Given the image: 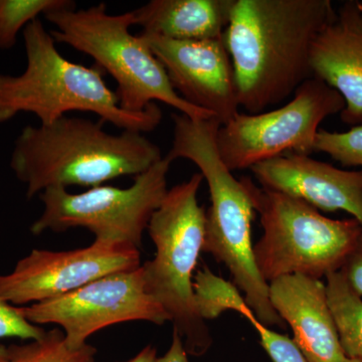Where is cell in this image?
<instances>
[{
	"label": "cell",
	"instance_id": "1",
	"mask_svg": "<svg viewBox=\"0 0 362 362\" xmlns=\"http://www.w3.org/2000/svg\"><path fill=\"white\" fill-rule=\"evenodd\" d=\"M337 11L330 0H235L223 40L240 108L265 112L313 78L312 45Z\"/></svg>",
	"mask_w": 362,
	"mask_h": 362
},
{
	"label": "cell",
	"instance_id": "2",
	"mask_svg": "<svg viewBox=\"0 0 362 362\" xmlns=\"http://www.w3.org/2000/svg\"><path fill=\"white\" fill-rule=\"evenodd\" d=\"M162 158L160 148L143 133L114 135L101 121L64 116L49 125L23 128L14 141L11 168L32 199L47 188H92L137 176Z\"/></svg>",
	"mask_w": 362,
	"mask_h": 362
},
{
	"label": "cell",
	"instance_id": "3",
	"mask_svg": "<svg viewBox=\"0 0 362 362\" xmlns=\"http://www.w3.org/2000/svg\"><path fill=\"white\" fill-rule=\"evenodd\" d=\"M173 142L166 158L194 162L209 185L211 207L206 213L202 252L228 269L247 305L268 327L285 328L272 306L269 283L259 274L252 242L255 209L246 180H237L221 160L216 135L221 124L216 118L197 120L173 114Z\"/></svg>",
	"mask_w": 362,
	"mask_h": 362
},
{
	"label": "cell",
	"instance_id": "4",
	"mask_svg": "<svg viewBox=\"0 0 362 362\" xmlns=\"http://www.w3.org/2000/svg\"><path fill=\"white\" fill-rule=\"evenodd\" d=\"M26 68L21 75L0 74V124L20 113H32L49 125L69 112H90L123 131L147 133L161 122L156 103L146 110L129 112L119 104L99 66L89 68L64 58L42 21L23 30Z\"/></svg>",
	"mask_w": 362,
	"mask_h": 362
},
{
	"label": "cell",
	"instance_id": "5",
	"mask_svg": "<svg viewBox=\"0 0 362 362\" xmlns=\"http://www.w3.org/2000/svg\"><path fill=\"white\" fill-rule=\"evenodd\" d=\"M204 176L168 189L150 218V238L156 257L141 265L145 289L168 312L187 354L201 356L213 343L206 321L194 304V273L204 247L206 213L197 194Z\"/></svg>",
	"mask_w": 362,
	"mask_h": 362
},
{
	"label": "cell",
	"instance_id": "6",
	"mask_svg": "<svg viewBox=\"0 0 362 362\" xmlns=\"http://www.w3.org/2000/svg\"><path fill=\"white\" fill-rule=\"evenodd\" d=\"M44 16L56 28L51 32L54 42L88 54L102 71L110 74L124 110L142 112L159 101L192 119L214 118L175 92L148 45L139 35L131 33L132 11L110 14L102 2L89 8L52 11Z\"/></svg>",
	"mask_w": 362,
	"mask_h": 362
},
{
	"label": "cell",
	"instance_id": "7",
	"mask_svg": "<svg viewBox=\"0 0 362 362\" xmlns=\"http://www.w3.org/2000/svg\"><path fill=\"white\" fill-rule=\"evenodd\" d=\"M245 180L263 226L254 254L267 283L288 275L321 280L342 268L362 235L356 218L332 220L301 199Z\"/></svg>",
	"mask_w": 362,
	"mask_h": 362
},
{
	"label": "cell",
	"instance_id": "8",
	"mask_svg": "<svg viewBox=\"0 0 362 362\" xmlns=\"http://www.w3.org/2000/svg\"><path fill=\"white\" fill-rule=\"evenodd\" d=\"M171 162L166 157L141 175L129 187L100 185L81 194L66 188H47L40 194L44 211L30 226L33 235L63 233L83 228L95 240L123 243L141 249L143 233L168 194Z\"/></svg>",
	"mask_w": 362,
	"mask_h": 362
},
{
	"label": "cell",
	"instance_id": "9",
	"mask_svg": "<svg viewBox=\"0 0 362 362\" xmlns=\"http://www.w3.org/2000/svg\"><path fill=\"white\" fill-rule=\"evenodd\" d=\"M344 108L341 95L313 77L280 108L258 114L239 112L218 128L216 147L230 171L251 169L286 154L309 156L314 152L319 125Z\"/></svg>",
	"mask_w": 362,
	"mask_h": 362
},
{
	"label": "cell",
	"instance_id": "10",
	"mask_svg": "<svg viewBox=\"0 0 362 362\" xmlns=\"http://www.w3.org/2000/svg\"><path fill=\"white\" fill-rule=\"evenodd\" d=\"M26 320L35 325L54 324L65 334L66 345L78 349L98 331L129 321L163 325L170 321L145 289L141 266L93 281L63 296L20 307Z\"/></svg>",
	"mask_w": 362,
	"mask_h": 362
},
{
	"label": "cell",
	"instance_id": "11",
	"mask_svg": "<svg viewBox=\"0 0 362 362\" xmlns=\"http://www.w3.org/2000/svg\"><path fill=\"white\" fill-rule=\"evenodd\" d=\"M140 266L139 249L123 243L95 240L89 247L65 252L35 249L11 273L0 276V299L13 306L40 303Z\"/></svg>",
	"mask_w": 362,
	"mask_h": 362
},
{
	"label": "cell",
	"instance_id": "12",
	"mask_svg": "<svg viewBox=\"0 0 362 362\" xmlns=\"http://www.w3.org/2000/svg\"><path fill=\"white\" fill-rule=\"evenodd\" d=\"M183 100L221 124L239 113L235 71L223 37L175 40L141 35Z\"/></svg>",
	"mask_w": 362,
	"mask_h": 362
},
{
	"label": "cell",
	"instance_id": "13",
	"mask_svg": "<svg viewBox=\"0 0 362 362\" xmlns=\"http://www.w3.org/2000/svg\"><path fill=\"white\" fill-rule=\"evenodd\" d=\"M251 170L266 189L301 199L326 213L346 211L362 226V170H342L298 154L261 162Z\"/></svg>",
	"mask_w": 362,
	"mask_h": 362
},
{
	"label": "cell",
	"instance_id": "14",
	"mask_svg": "<svg viewBox=\"0 0 362 362\" xmlns=\"http://www.w3.org/2000/svg\"><path fill=\"white\" fill-rule=\"evenodd\" d=\"M272 306L289 324L294 342L308 362H344L326 285L318 279L283 276L269 283Z\"/></svg>",
	"mask_w": 362,
	"mask_h": 362
},
{
	"label": "cell",
	"instance_id": "15",
	"mask_svg": "<svg viewBox=\"0 0 362 362\" xmlns=\"http://www.w3.org/2000/svg\"><path fill=\"white\" fill-rule=\"evenodd\" d=\"M313 77L337 90L345 102L340 118L362 125V13L357 0L345 1L312 45Z\"/></svg>",
	"mask_w": 362,
	"mask_h": 362
},
{
	"label": "cell",
	"instance_id": "16",
	"mask_svg": "<svg viewBox=\"0 0 362 362\" xmlns=\"http://www.w3.org/2000/svg\"><path fill=\"white\" fill-rule=\"evenodd\" d=\"M235 0H151L132 11L141 35L175 40L223 37Z\"/></svg>",
	"mask_w": 362,
	"mask_h": 362
},
{
	"label": "cell",
	"instance_id": "17",
	"mask_svg": "<svg viewBox=\"0 0 362 362\" xmlns=\"http://www.w3.org/2000/svg\"><path fill=\"white\" fill-rule=\"evenodd\" d=\"M328 304L347 358L362 361V297L349 284L341 272L326 277Z\"/></svg>",
	"mask_w": 362,
	"mask_h": 362
},
{
	"label": "cell",
	"instance_id": "18",
	"mask_svg": "<svg viewBox=\"0 0 362 362\" xmlns=\"http://www.w3.org/2000/svg\"><path fill=\"white\" fill-rule=\"evenodd\" d=\"M194 304L204 321L214 320L226 311H235L254 324L259 319L243 297L239 288L204 267L194 279Z\"/></svg>",
	"mask_w": 362,
	"mask_h": 362
},
{
	"label": "cell",
	"instance_id": "19",
	"mask_svg": "<svg viewBox=\"0 0 362 362\" xmlns=\"http://www.w3.org/2000/svg\"><path fill=\"white\" fill-rule=\"evenodd\" d=\"M7 349L9 362H97L94 346L86 344L81 349H71L59 327L47 331L40 339L11 344Z\"/></svg>",
	"mask_w": 362,
	"mask_h": 362
},
{
	"label": "cell",
	"instance_id": "20",
	"mask_svg": "<svg viewBox=\"0 0 362 362\" xmlns=\"http://www.w3.org/2000/svg\"><path fill=\"white\" fill-rule=\"evenodd\" d=\"M76 8L73 0H0V51L13 49L21 30L42 14Z\"/></svg>",
	"mask_w": 362,
	"mask_h": 362
},
{
	"label": "cell",
	"instance_id": "21",
	"mask_svg": "<svg viewBox=\"0 0 362 362\" xmlns=\"http://www.w3.org/2000/svg\"><path fill=\"white\" fill-rule=\"evenodd\" d=\"M314 152H323L343 166L362 168V125L354 126L345 132L319 129Z\"/></svg>",
	"mask_w": 362,
	"mask_h": 362
},
{
	"label": "cell",
	"instance_id": "22",
	"mask_svg": "<svg viewBox=\"0 0 362 362\" xmlns=\"http://www.w3.org/2000/svg\"><path fill=\"white\" fill-rule=\"evenodd\" d=\"M259 337V342L273 362H308L294 340L272 330L261 321L252 324Z\"/></svg>",
	"mask_w": 362,
	"mask_h": 362
},
{
	"label": "cell",
	"instance_id": "23",
	"mask_svg": "<svg viewBox=\"0 0 362 362\" xmlns=\"http://www.w3.org/2000/svg\"><path fill=\"white\" fill-rule=\"evenodd\" d=\"M44 328L30 323L23 316L20 307L13 306L0 299V339L20 338L23 340H37L45 334Z\"/></svg>",
	"mask_w": 362,
	"mask_h": 362
},
{
	"label": "cell",
	"instance_id": "24",
	"mask_svg": "<svg viewBox=\"0 0 362 362\" xmlns=\"http://www.w3.org/2000/svg\"><path fill=\"white\" fill-rule=\"evenodd\" d=\"M339 271L352 289L362 297V235Z\"/></svg>",
	"mask_w": 362,
	"mask_h": 362
},
{
	"label": "cell",
	"instance_id": "25",
	"mask_svg": "<svg viewBox=\"0 0 362 362\" xmlns=\"http://www.w3.org/2000/svg\"><path fill=\"white\" fill-rule=\"evenodd\" d=\"M187 356L182 339L180 334L173 330L170 347L163 356L159 357V358L157 357L156 362H189Z\"/></svg>",
	"mask_w": 362,
	"mask_h": 362
},
{
	"label": "cell",
	"instance_id": "26",
	"mask_svg": "<svg viewBox=\"0 0 362 362\" xmlns=\"http://www.w3.org/2000/svg\"><path fill=\"white\" fill-rule=\"evenodd\" d=\"M157 358V352L156 347L152 345H147L137 354V356L123 362H156Z\"/></svg>",
	"mask_w": 362,
	"mask_h": 362
},
{
	"label": "cell",
	"instance_id": "27",
	"mask_svg": "<svg viewBox=\"0 0 362 362\" xmlns=\"http://www.w3.org/2000/svg\"><path fill=\"white\" fill-rule=\"evenodd\" d=\"M0 362H9L8 349L4 344H0Z\"/></svg>",
	"mask_w": 362,
	"mask_h": 362
},
{
	"label": "cell",
	"instance_id": "28",
	"mask_svg": "<svg viewBox=\"0 0 362 362\" xmlns=\"http://www.w3.org/2000/svg\"><path fill=\"white\" fill-rule=\"evenodd\" d=\"M344 362H362V361H359V359L346 358V359H345Z\"/></svg>",
	"mask_w": 362,
	"mask_h": 362
},
{
	"label": "cell",
	"instance_id": "29",
	"mask_svg": "<svg viewBox=\"0 0 362 362\" xmlns=\"http://www.w3.org/2000/svg\"><path fill=\"white\" fill-rule=\"evenodd\" d=\"M357 4H358L359 9H361L362 13V0H357Z\"/></svg>",
	"mask_w": 362,
	"mask_h": 362
}]
</instances>
